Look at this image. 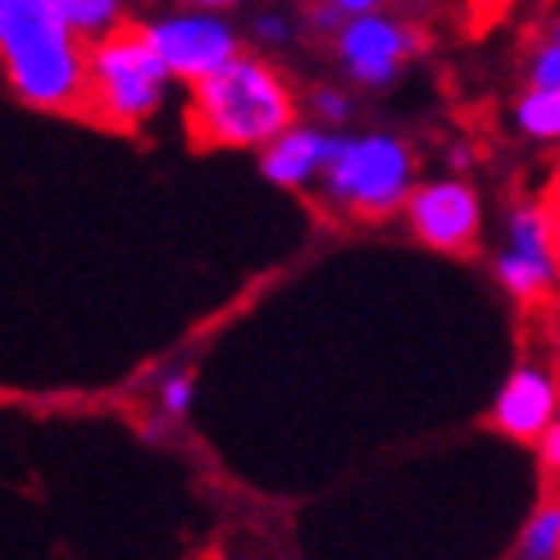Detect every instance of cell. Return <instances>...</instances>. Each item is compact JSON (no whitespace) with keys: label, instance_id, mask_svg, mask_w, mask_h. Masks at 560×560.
Returning a JSON list of instances; mask_svg holds the SVG:
<instances>
[{"label":"cell","instance_id":"obj_1","mask_svg":"<svg viewBox=\"0 0 560 560\" xmlns=\"http://www.w3.org/2000/svg\"><path fill=\"white\" fill-rule=\"evenodd\" d=\"M0 65L27 109L88 115V42L60 14V0H0Z\"/></svg>","mask_w":560,"mask_h":560},{"label":"cell","instance_id":"obj_2","mask_svg":"<svg viewBox=\"0 0 560 560\" xmlns=\"http://www.w3.org/2000/svg\"><path fill=\"white\" fill-rule=\"evenodd\" d=\"M296 124L292 82L260 55H233L223 69L187 88V128L196 147L265 151Z\"/></svg>","mask_w":560,"mask_h":560},{"label":"cell","instance_id":"obj_3","mask_svg":"<svg viewBox=\"0 0 560 560\" xmlns=\"http://www.w3.org/2000/svg\"><path fill=\"white\" fill-rule=\"evenodd\" d=\"M88 119L132 132L160 115L170 82H178L151 46L147 27H119L101 42H88Z\"/></svg>","mask_w":560,"mask_h":560},{"label":"cell","instance_id":"obj_4","mask_svg":"<svg viewBox=\"0 0 560 560\" xmlns=\"http://www.w3.org/2000/svg\"><path fill=\"white\" fill-rule=\"evenodd\" d=\"M319 187L328 206H338L355 219H387L406 210L415 191V155L392 132L338 137V151H332Z\"/></svg>","mask_w":560,"mask_h":560},{"label":"cell","instance_id":"obj_5","mask_svg":"<svg viewBox=\"0 0 560 560\" xmlns=\"http://www.w3.org/2000/svg\"><path fill=\"white\" fill-rule=\"evenodd\" d=\"M147 37L151 46L164 55V65H170V73L178 82H201L210 78L214 69H223L233 60V55H242L237 46V33L229 19H219V10H174V14H160V19H147Z\"/></svg>","mask_w":560,"mask_h":560},{"label":"cell","instance_id":"obj_6","mask_svg":"<svg viewBox=\"0 0 560 560\" xmlns=\"http://www.w3.org/2000/svg\"><path fill=\"white\" fill-rule=\"evenodd\" d=\"M419 50V33L387 10H370V14H351L338 27V60L342 73L355 88H392L401 73V65Z\"/></svg>","mask_w":560,"mask_h":560},{"label":"cell","instance_id":"obj_7","mask_svg":"<svg viewBox=\"0 0 560 560\" xmlns=\"http://www.w3.org/2000/svg\"><path fill=\"white\" fill-rule=\"evenodd\" d=\"M406 223H410V233L433 250H469L483 233L479 191L465 178L419 183L406 201Z\"/></svg>","mask_w":560,"mask_h":560},{"label":"cell","instance_id":"obj_8","mask_svg":"<svg viewBox=\"0 0 560 560\" xmlns=\"http://www.w3.org/2000/svg\"><path fill=\"white\" fill-rule=\"evenodd\" d=\"M556 419H560L556 383H551V374H542L534 365H520L501 383L497 401H492V429L515 442H538Z\"/></svg>","mask_w":560,"mask_h":560},{"label":"cell","instance_id":"obj_9","mask_svg":"<svg viewBox=\"0 0 560 560\" xmlns=\"http://www.w3.org/2000/svg\"><path fill=\"white\" fill-rule=\"evenodd\" d=\"M332 151H338V132H328L319 124H292L260 151V174L273 187H292V191L311 187L324 178Z\"/></svg>","mask_w":560,"mask_h":560},{"label":"cell","instance_id":"obj_10","mask_svg":"<svg viewBox=\"0 0 560 560\" xmlns=\"http://www.w3.org/2000/svg\"><path fill=\"white\" fill-rule=\"evenodd\" d=\"M556 273H560L556 260L524 256V250H515V246H506V250H501V260H497L501 288H506L515 301H538V296H547L551 283H556Z\"/></svg>","mask_w":560,"mask_h":560},{"label":"cell","instance_id":"obj_11","mask_svg":"<svg viewBox=\"0 0 560 560\" xmlns=\"http://www.w3.org/2000/svg\"><path fill=\"white\" fill-rule=\"evenodd\" d=\"M515 128L528 142H560V88H528L515 101Z\"/></svg>","mask_w":560,"mask_h":560},{"label":"cell","instance_id":"obj_12","mask_svg":"<svg viewBox=\"0 0 560 560\" xmlns=\"http://www.w3.org/2000/svg\"><path fill=\"white\" fill-rule=\"evenodd\" d=\"M60 14L69 19V27L82 42H101L124 27L128 0H60Z\"/></svg>","mask_w":560,"mask_h":560},{"label":"cell","instance_id":"obj_13","mask_svg":"<svg viewBox=\"0 0 560 560\" xmlns=\"http://www.w3.org/2000/svg\"><path fill=\"white\" fill-rule=\"evenodd\" d=\"M524 560H560V506H542L520 538Z\"/></svg>","mask_w":560,"mask_h":560},{"label":"cell","instance_id":"obj_14","mask_svg":"<svg viewBox=\"0 0 560 560\" xmlns=\"http://www.w3.org/2000/svg\"><path fill=\"white\" fill-rule=\"evenodd\" d=\"M528 88H560V42L551 33L528 55Z\"/></svg>","mask_w":560,"mask_h":560},{"label":"cell","instance_id":"obj_15","mask_svg":"<svg viewBox=\"0 0 560 560\" xmlns=\"http://www.w3.org/2000/svg\"><path fill=\"white\" fill-rule=\"evenodd\" d=\"M311 115H315L319 124H347L351 101H347L342 88H315V92H311Z\"/></svg>","mask_w":560,"mask_h":560},{"label":"cell","instance_id":"obj_16","mask_svg":"<svg viewBox=\"0 0 560 560\" xmlns=\"http://www.w3.org/2000/svg\"><path fill=\"white\" fill-rule=\"evenodd\" d=\"M160 406H164V415H187V406H191V378L187 374H174V378H164V387H160Z\"/></svg>","mask_w":560,"mask_h":560},{"label":"cell","instance_id":"obj_17","mask_svg":"<svg viewBox=\"0 0 560 560\" xmlns=\"http://www.w3.org/2000/svg\"><path fill=\"white\" fill-rule=\"evenodd\" d=\"M250 33H256V42H265V46H283L288 37H292V19L288 14H256V23H250Z\"/></svg>","mask_w":560,"mask_h":560},{"label":"cell","instance_id":"obj_18","mask_svg":"<svg viewBox=\"0 0 560 560\" xmlns=\"http://www.w3.org/2000/svg\"><path fill=\"white\" fill-rule=\"evenodd\" d=\"M538 456H542V469L547 474H560V419L538 438Z\"/></svg>","mask_w":560,"mask_h":560},{"label":"cell","instance_id":"obj_19","mask_svg":"<svg viewBox=\"0 0 560 560\" xmlns=\"http://www.w3.org/2000/svg\"><path fill=\"white\" fill-rule=\"evenodd\" d=\"M511 5H515V0H465V10L479 19V23H483V19H497V14H506Z\"/></svg>","mask_w":560,"mask_h":560},{"label":"cell","instance_id":"obj_20","mask_svg":"<svg viewBox=\"0 0 560 560\" xmlns=\"http://www.w3.org/2000/svg\"><path fill=\"white\" fill-rule=\"evenodd\" d=\"M328 5H332V10H342V14L351 19V14H370V10H387V5H392V0H328Z\"/></svg>","mask_w":560,"mask_h":560},{"label":"cell","instance_id":"obj_21","mask_svg":"<svg viewBox=\"0 0 560 560\" xmlns=\"http://www.w3.org/2000/svg\"><path fill=\"white\" fill-rule=\"evenodd\" d=\"M547 210H551V242H556V265H560V201H551Z\"/></svg>","mask_w":560,"mask_h":560},{"label":"cell","instance_id":"obj_22","mask_svg":"<svg viewBox=\"0 0 560 560\" xmlns=\"http://www.w3.org/2000/svg\"><path fill=\"white\" fill-rule=\"evenodd\" d=\"M187 5H201V10H229L237 0H187Z\"/></svg>","mask_w":560,"mask_h":560},{"label":"cell","instance_id":"obj_23","mask_svg":"<svg viewBox=\"0 0 560 560\" xmlns=\"http://www.w3.org/2000/svg\"><path fill=\"white\" fill-rule=\"evenodd\" d=\"M551 37H556V42H560V19H556V23H551Z\"/></svg>","mask_w":560,"mask_h":560}]
</instances>
